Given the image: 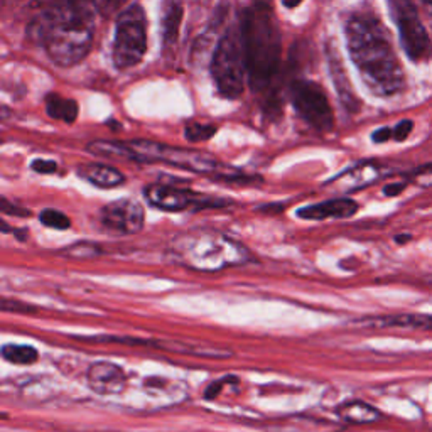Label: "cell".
I'll return each mask as SVG.
<instances>
[{
    "mask_svg": "<svg viewBox=\"0 0 432 432\" xmlns=\"http://www.w3.org/2000/svg\"><path fill=\"white\" fill-rule=\"evenodd\" d=\"M29 36L52 63L75 66L86 58L95 36V0H54L29 25Z\"/></svg>",
    "mask_w": 432,
    "mask_h": 432,
    "instance_id": "6da1fadb",
    "label": "cell"
},
{
    "mask_svg": "<svg viewBox=\"0 0 432 432\" xmlns=\"http://www.w3.org/2000/svg\"><path fill=\"white\" fill-rule=\"evenodd\" d=\"M348 51L366 86L378 97H392L404 88V71L383 25L372 16L353 14L346 21Z\"/></svg>",
    "mask_w": 432,
    "mask_h": 432,
    "instance_id": "7a4b0ae2",
    "label": "cell"
},
{
    "mask_svg": "<svg viewBox=\"0 0 432 432\" xmlns=\"http://www.w3.org/2000/svg\"><path fill=\"white\" fill-rule=\"evenodd\" d=\"M88 151L91 154L108 159H125L135 163H164L174 168L185 169L196 174H206L225 181H247L235 169L226 168L216 160L215 157L204 152L182 149V147L165 146V144L152 141H130V142H112V141H95L90 142Z\"/></svg>",
    "mask_w": 432,
    "mask_h": 432,
    "instance_id": "3957f363",
    "label": "cell"
},
{
    "mask_svg": "<svg viewBox=\"0 0 432 432\" xmlns=\"http://www.w3.org/2000/svg\"><path fill=\"white\" fill-rule=\"evenodd\" d=\"M243 52L247 75L254 90L269 86L281 66V33L272 7L265 2H254L242 14Z\"/></svg>",
    "mask_w": 432,
    "mask_h": 432,
    "instance_id": "277c9868",
    "label": "cell"
},
{
    "mask_svg": "<svg viewBox=\"0 0 432 432\" xmlns=\"http://www.w3.org/2000/svg\"><path fill=\"white\" fill-rule=\"evenodd\" d=\"M169 254L177 264L196 272H220L247 265L254 257L250 250L221 231L194 228L177 233L169 243Z\"/></svg>",
    "mask_w": 432,
    "mask_h": 432,
    "instance_id": "5b68a950",
    "label": "cell"
},
{
    "mask_svg": "<svg viewBox=\"0 0 432 432\" xmlns=\"http://www.w3.org/2000/svg\"><path fill=\"white\" fill-rule=\"evenodd\" d=\"M211 76L218 93L221 97L237 100L245 88L247 63L243 52L242 33L231 25L218 41L215 54L211 58Z\"/></svg>",
    "mask_w": 432,
    "mask_h": 432,
    "instance_id": "8992f818",
    "label": "cell"
},
{
    "mask_svg": "<svg viewBox=\"0 0 432 432\" xmlns=\"http://www.w3.org/2000/svg\"><path fill=\"white\" fill-rule=\"evenodd\" d=\"M147 51V19L139 4H130L117 17L113 39V64L129 69L139 64Z\"/></svg>",
    "mask_w": 432,
    "mask_h": 432,
    "instance_id": "52a82bcc",
    "label": "cell"
},
{
    "mask_svg": "<svg viewBox=\"0 0 432 432\" xmlns=\"http://www.w3.org/2000/svg\"><path fill=\"white\" fill-rule=\"evenodd\" d=\"M390 16L399 29L405 54L412 61H426L432 54L429 34L421 23L412 0H388Z\"/></svg>",
    "mask_w": 432,
    "mask_h": 432,
    "instance_id": "ba28073f",
    "label": "cell"
},
{
    "mask_svg": "<svg viewBox=\"0 0 432 432\" xmlns=\"http://www.w3.org/2000/svg\"><path fill=\"white\" fill-rule=\"evenodd\" d=\"M291 100L298 115L317 132L333 129V110L326 91L316 81L296 80L291 85Z\"/></svg>",
    "mask_w": 432,
    "mask_h": 432,
    "instance_id": "9c48e42d",
    "label": "cell"
},
{
    "mask_svg": "<svg viewBox=\"0 0 432 432\" xmlns=\"http://www.w3.org/2000/svg\"><path fill=\"white\" fill-rule=\"evenodd\" d=\"M144 196L151 206L164 209V211H185L189 208H215L225 206L228 202L225 199H215L211 196L193 193L182 187L156 182L144 187Z\"/></svg>",
    "mask_w": 432,
    "mask_h": 432,
    "instance_id": "30bf717a",
    "label": "cell"
},
{
    "mask_svg": "<svg viewBox=\"0 0 432 432\" xmlns=\"http://www.w3.org/2000/svg\"><path fill=\"white\" fill-rule=\"evenodd\" d=\"M100 221L105 228L122 235H135L146 225V211L134 199H117L105 204L100 211Z\"/></svg>",
    "mask_w": 432,
    "mask_h": 432,
    "instance_id": "8fae6325",
    "label": "cell"
},
{
    "mask_svg": "<svg viewBox=\"0 0 432 432\" xmlns=\"http://www.w3.org/2000/svg\"><path fill=\"white\" fill-rule=\"evenodd\" d=\"M95 341H119V343H134V344H141L144 343V346H152V348H159V350L164 351H173V353H181V355H194V356H202V358H213V360H225V358H230L233 353L226 348H218L211 346V344H194V343H187V341H176V339H147V341H142V339H132V338H91Z\"/></svg>",
    "mask_w": 432,
    "mask_h": 432,
    "instance_id": "7c38bea8",
    "label": "cell"
},
{
    "mask_svg": "<svg viewBox=\"0 0 432 432\" xmlns=\"http://www.w3.org/2000/svg\"><path fill=\"white\" fill-rule=\"evenodd\" d=\"M86 383L97 395H119L127 387V375L112 361H97L86 370Z\"/></svg>",
    "mask_w": 432,
    "mask_h": 432,
    "instance_id": "4fadbf2b",
    "label": "cell"
},
{
    "mask_svg": "<svg viewBox=\"0 0 432 432\" xmlns=\"http://www.w3.org/2000/svg\"><path fill=\"white\" fill-rule=\"evenodd\" d=\"M358 203L351 198H333L328 202L309 204V206L300 208L298 211V216L303 220L320 221L328 220V218H338V220H344V218H351L356 215Z\"/></svg>",
    "mask_w": 432,
    "mask_h": 432,
    "instance_id": "5bb4252c",
    "label": "cell"
},
{
    "mask_svg": "<svg viewBox=\"0 0 432 432\" xmlns=\"http://www.w3.org/2000/svg\"><path fill=\"white\" fill-rule=\"evenodd\" d=\"M382 174H383V169L380 168V165H377L373 163L358 164L355 165V168L348 169L346 173H343L341 176L333 179L331 185H334L339 191L350 193V191L361 189V187L372 185V182L377 181L378 177H382Z\"/></svg>",
    "mask_w": 432,
    "mask_h": 432,
    "instance_id": "9a60e30c",
    "label": "cell"
},
{
    "mask_svg": "<svg viewBox=\"0 0 432 432\" xmlns=\"http://www.w3.org/2000/svg\"><path fill=\"white\" fill-rule=\"evenodd\" d=\"M328 66H329L331 80L334 83V88L338 91L339 102H341L344 110L356 112L358 107H360V102H358L355 93H353L350 81H348L346 73H344L343 69L341 59H339V56L331 49V46H328Z\"/></svg>",
    "mask_w": 432,
    "mask_h": 432,
    "instance_id": "2e32d148",
    "label": "cell"
},
{
    "mask_svg": "<svg viewBox=\"0 0 432 432\" xmlns=\"http://www.w3.org/2000/svg\"><path fill=\"white\" fill-rule=\"evenodd\" d=\"M78 176L85 179V181H88L90 185L103 187V189L117 187L125 182V176L119 171V169L112 168V165L108 164H98V163L81 164L80 168H78Z\"/></svg>",
    "mask_w": 432,
    "mask_h": 432,
    "instance_id": "e0dca14e",
    "label": "cell"
},
{
    "mask_svg": "<svg viewBox=\"0 0 432 432\" xmlns=\"http://www.w3.org/2000/svg\"><path fill=\"white\" fill-rule=\"evenodd\" d=\"M366 328H414L432 331L431 314H397V316L373 317L360 322Z\"/></svg>",
    "mask_w": 432,
    "mask_h": 432,
    "instance_id": "ac0fdd59",
    "label": "cell"
},
{
    "mask_svg": "<svg viewBox=\"0 0 432 432\" xmlns=\"http://www.w3.org/2000/svg\"><path fill=\"white\" fill-rule=\"evenodd\" d=\"M160 34H163V42L165 47L176 45L179 36V28H181L182 16H185V6L181 0H163V8H160Z\"/></svg>",
    "mask_w": 432,
    "mask_h": 432,
    "instance_id": "d6986e66",
    "label": "cell"
},
{
    "mask_svg": "<svg viewBox=\"0 0 432 432\" xmlns=\"http://www.w3.org/2000/svg\"><path fill=\"white\" fill-rule=\"evenodd\" d=\"M336 416L341 419L344 424H372V422L382 419L380 410L363 402V400L343 402L336 409Z\"/></svg>",
    "mask_w": 432,
    "mask_h": 432,
    "instance_id": "ffe728a7",
    "label": "cell"
},
{
    "mask_svg": "<svg viewBox=\"0 0 432 432\" xmlns=\"http://www.w3.org/2000/svg\"><path fill=\"white\" fill-rule=\"evenodd\" d=\"M270 432H336L334 424L316 417L294 416L282 419L269 427Z\"/></svg>",
    "mask_w": 432,
    "mask_h": 432,
    "instance_id": "44dd1931",
    "label": "cell"
},
{
    "mask_svg": "<svg viewBox=\"0 0 432 432\" xmlns=\"http://www.w3.org/2000/svg\"><path fill=\"white\" fill-rule=\"evenodd\" d=\"M46 112L51 119L73 124L78 117V103L73 98H64L59 93H49L46 97Z\"/></svg>",
    "mask_w": 432,
    "mask_h": 432,
    "instance_id": "7402d4cb",
    "label": "cell"
},
{
    "mask_svg": "<svg viewBox=\"0 0 432 432\" xmlns=\"http://www.w3.org/2000/svg\"><path fill=\"white\" fill-rule=\"evenodd\" d=\"M2 358L8 363L14 365H33L36 363L39 358V351L30 344H4L2 346Z\"/></svg>",
    "mask_w": 432,
    "mask_h": 432,
    "instance_id": "603a6c76",
    "label": "cell"
},
{
    "mask_svg": "<svg viewBox=\"0 0 432 432\" xmlns=\"http://www.w3.org/2000/svg\"><path fill=\"white\" fill-rule=\"evenodd\" d=\"M59 254L63 257H68V259L88 260V259H95V257H100L103 254V250H102V247L95 245V243H91V242H78L66 248H63Z\"/></svg>",
    "mask_w": 432,
    "mask_h": 432,
    "instance_id": "cb8c5ba5",
    "label": "cell"
},
{
    "mask_svg": "<svg viewBox=\"0 0 432 432\" xmlns=\"http://www.w3.org/2000/svg\"><path fill=\"white\" fill-rule=\"evenodd\" d=\"M39 221H41L45 226H47V228H54V230H68L69 226H71V220H69L63 211L52 208L42 209L41 215H39Z\"/></svg>",
    "mask_w": 432,
    "mask_h": 432,
    "instance_id": "d4e9b609",
    "label": "cell"
},
{
    "mask_svg": "<svg viewBox=\"0 0 432 432\" xmlns=\"http://www.w3.org/2000/svg\"><path fill=\"white\" fill-rule=\"evenodd\" d=\"M216 132L215 125L209 124H198V122H193V124H187L185 129V135L189 142H203L211 139Z\"/></svg>",
    "mask_w": 432,
    "mask_h": 432,
    "instance_id": "484cf974",
    "label": "cell"
},
{
    "mask_svg": "<svg viewBox=\"0 0 432 432\" xmlns=\"http://www.w3.org/2000/svg\"><path fill=\"white\" fill-rule=\"evenodd\" d=\"M410 181L416 182L419 186H432V164L422 165V168L416 169V171L410 174Z\"/></svg>",
    "mask_w": 432,
    "mask_h": 432,
    "instance_id": "4316f807",
    "label": "cell"
},
{
    "mask_svg": "<svg viewBox=\"0 0 432 432\" xmlns=\"http://www.w3.org/2000/svg\"><path fill=\"white\" fill-rule=\"evenodd\" d=\"M233 380H237V378H235V377H225V378H221V380H216V382L209 383L206 390H204V399H206V400H215L216 397L221 394V390H223L226 383H230V382H233Z\"/></svg>",
    "mask_w": 432,
    "mask_h": 432,
    "instance_id": "83f0119b",
    "label": "cell"
},
{
    "mask_svg": "<svg viewBox=\"0 0 432 432\" xmlns=\"http://www.w3.org/2000/svg\"><path fill=\"white\" fill-rule=\"evenodd\" d=\"M30 169H33L34 173H39V174H52V173H56V169H58V164H56L54 160L36 159V160H33V164H30Z\"/></svg>",
    "mask_w": 432,
    "mask_h": 432,
    "instance_id": "f1b7e54d",
    "label": "cell"
},
{
    "mask_svg": "<svg viewBox=\"0 0 432 432\" xmlns=\"http://www.w3.org/2000/svg\"><path fill=\"white\" fill-rule=\"evenodd\" d=\"M414 130V122L412 120H402L395 125L394 129V139L397 142H404L409 137L410 132Z\"/></svg>",
    "mask_w": 432,
    "mask_h": 432,
    "instance_id": "f546056e",
    "label": "cell"
},
{
    "mask_svg": "<svg viewBox=\"0 0 432 432\" xmlns=\"http://www.w3.org/2000/svg\"><path fill=\"white\" fill-rule=\"evenodd\" d=\"M2 309L4 311H14V313H34L36 309L30 308V305L24 303H17V300H2Z\"/></svg>",
    "mask_w": 432,
    "mask_h": 432,
    "instance_id": "4dcf8cb0",
    "label": "cell"
},
{
    "mask_svg": "<svg viewBox=\"0 0 432 432\" xmlns=\"http://www.w3.org/2000/svg\"><path fill=\"white\" fill-rule=\"evenodd\" d=\"M2 211L6 213V215H14V216H21V218L30 216L29 209L19 208V206H16V204H11L7 198H2Z\"/></svg>",
    "mask_w": 432,
    "mask_h": 432,
    "instance_id": "1f68e13d",
    "label": "cell"
},
{
    "mask_svg": "<svg viewBox=\"0 0 432 432\" xmlns=\"http://www.w3.org/2000/svg\"><path fill=\"white\" fill-rule=\"evenodd\" d=\"M392 137H394V130H392V129H388V127H382V129L375 130L373 135H372L373 142H377V144L387 142L388 139H392Z\"/></svg>",
    "mask_w": 432,
    "mask_h": 432,
    "instance_id": "d6a6232c",
    "label": "cell"
},
{
    "mask_svg": "<svg viewBox=\"0 0 432 432\" xmlns=\"http://www.w3.org/2000/svg\"><path fill=\"white\" fill-rule=\"evenodd\" d=\"M405 186H407V182H390V185L383 187V194L390 196V198L392 196H399L405 189Z\"/></svg>",
    "mask_w": 432,
    "mask_h": 432,
    "instance_id": "836d02e7",
    "label": "cell"
},
{
    "mask_svg": "<svg viewBox=\"0 0 432 432\" xmlns=\"http://www.w3.org/2000/svg\"><path fill=\"white\" fill-rule=\"evenodd\" d=\"M284 2V6L286 7H289V8H292V7H298L300 2H303V0H282Z\"/></svg>",
    "mask_w": 432,
    "mask_h": 432,
    "instance_id": "e575fe53",
    "label": "cell"
},
{
    "mask_svg": "<svg viewBox=\"0 0 432 432\" xmlns=\"http://www.w3.org/2000/svg\"><path fill=\"white\" fill-rule=\"evenodd\" d=\"M410 238H412V237H410V235H399V237L395 238V242L397 243H405V242H409Z\"/></svg>",
    "mask_w": 432,
    "mask_h": 432,
    "instance_id": "d590c367",
    "label": "cell"
},
{
    "mask_svg": "<svg viewBox=\"0 0 432 432\" xmlns=\"http://www.w3.org/2000/svg\"><path fill=\"white\" fill-rule=\"evenodd\" d=\"M424 4H429V6H432V0H422Z\"/></svg>",
    "mask_w": 432,
    "mask_h": 432,
    "instance_id": "8d00e7d4",
    "label": "cell"
}]
</instances>
